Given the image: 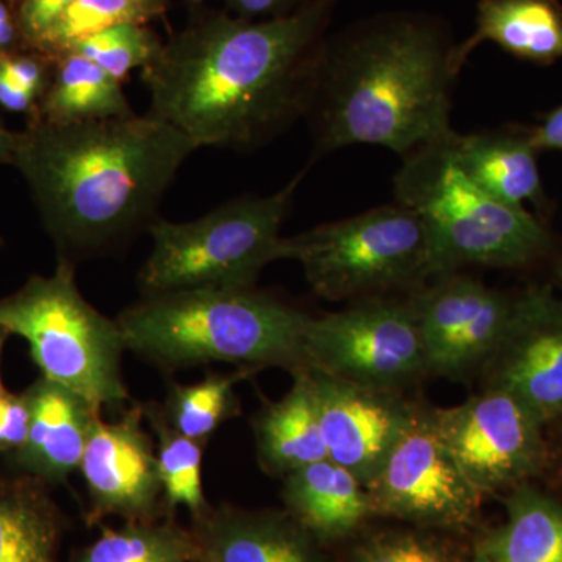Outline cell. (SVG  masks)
I'll return each instance as SVG.
<instances>
[{
  "instance_id": "d4e9b609",
  "label": "cell",
  "mask_w": 562,
  "mask_h": 562,
  "mask_svg": "<svg viewBox=\"0 0 562 562\" xmlns=\"http://www.w3.org/2000/svg\"><path fill=\"white\" fill-rule=\"evenodd\" d=\"M249 369L224 375L211 373L201 383L173 384L161 408L166 422L180 435L206 442L224 422L239 414L235 384Z\"/></svg>"
},
{
  "instance_id": "cb8c5ba5",
  "label": "cell",
  "mask_w": 562,
  "mask_h": 562,
  "mask_svg": "<svg viewBox=\"0 0 562 562\" xmlns=\"http://www.w3.org/2000/svg\"><path fill=\"white\" fill-rule=\"evenodd\" d=\"M57 520L29 483L0 484V562H55Z\"/></svg>"
},
{
  "instance_id": "1f68e13d",
  "label": "cell",
  "mask_w": 562,
  "mask_h": 562,
  "mask_svg": "<svg viewBox=\"0 0 562 562\" xmlns=\"http://www.w3.org/2000/svg\"><path fill=\"white\" fill-rule=\"evenodd\" d=\"M0 69L10 77L22 90L31 92L33 98H43L47 87H49L50 77L46 66L33 57L25 55L0 54Z\"/></svg>"
},
{
  "instance_id": "8d00e7d4",
  "label": "cell",
  "mask_w": 562,
  "mask_h": 562,
  "mask_svg": "<svg viewBox=\"0 0 562 562\" xmlns=\"http://www.w3.org/2000/svg\"><path fill=\"white\" fill-rule=\"evenodd\" d=\"M18 132H11L0 116V166L13 162L14 149H16Z\"/></svg>"
},
{
  "instance_id": "d6986e66",
  "label": "cell",
  "mask_w": 562,
  "mask_h": 562,
  "mask_svg": "<svg viewBox=\"0 0 562 562\" xmlns=\"http://www.w3.org/2000/svg\"><path fill=\"white\" fill-rule=\"evenodd\" d=\"M283 497L299 522L322 539L353 531L375 512L364 484L331 460L313 462L288 473Z\"/></svg>"
},
{
  "instance_id": "ba28073f",
  "label": "cell",
  "mask_w": 562,
  "mask_h": 562,
  "mask_svg": "<svg viewBox=\"0 0 562 562\" xmlns=\"http://www.w3.org/2000/svg\"><path fill=\"white\" fill-rule=\"evenodd\" d=\"M281 260L297 261L312 290L331 302L435 279L427 225L403 203L284 238Z\"/></svg>"
},
{
  "instance_id": "44dd1931",
  "label": "cell",
  "mask_w": 562,
  "mask_h": 562,
  "mask_svg": "<svg viewBox=\"0 0 562 562\" xmlns=\"http://www.w3.org/2000/svg\"><path fill=\"white\" fill-rule=\"evenodd\" d=\"M195 542L199 562H316L305 535L268 514L222 512L203 522Z\"/></svg>"
},
{
  "instance_id": "3957f363",
  "label": "cell",
  "mask_w": 562,
  "mask_h": 562,
  "mask_svg": "<svg viewBox=\"0 0 562 562\" xmlns=\"http://www.w3.org/2000/svg\"><path fill=\"white\" fill-rule=\"evenodd\" d=\"M453 46L438 22L376 18L322 52L308 117L314 160L371 144L403 158L453 135Z\"/></svg>"
},
{
  "instance_id": "8fae6325",
  "label": "cell",
  "mask_w": 562,
  "mask_h": 562,
  "mask_svg": "<svg viewBox=\"0 0 562 562\" xmlns=\"http://www.w3.org/2000/svg\"><path fill=\"white\" fill-rule=\"evenodd\" d=\"M435 417L454 461L482 494L524 483L546 462L542 422L508 392L487 387L436 409Z\"/></svg>"
},
{
  "instance_id": "52a82bcc",
  "label": "cell",
  "mask_w": 562,
  "mask_h": 562,
  "mask_svg": "<svg viewBox=\"0 0 562 562\" xmlns=\"http://www.w3.org/2000/svg\"><path fill=\"white\" fill-rule=\"evenodd\" d=\"M0 331L24 338L44 379L77 392L94 408L128 401L117 322L81 295L72 261L60 258L52 276H33L2 299Z\"/></svg>"
},
{
  "instance_id": "836d02e7",
  "label": "cell",
  "mask_w": 562,
  "mask_h": 562,
  "mask_svg": "<svg viewBox=\"0 0 562 562\" xmlns=\"http://www.w3.org/2000/svg\"><path fill=\"white\" fill-rule=\"evenodd\" d=\"M0 106L11 113H24L32 117L38 110V99L22 90L0 69Z\"/></svg>"
},
{
  "instance_id": "e575fe53",
  "label": "cell",
  "mask_w": 562,
  "mask_h": 562,
  "mask_svg": "<svg viewBox=\"0 0 562 562\" xmlns=\"http://www.w3.org/2000/svg\"><path fill=\"white\" fill-rule=\"evenodd\" d=\"M536 149L562 151V105L543 116L541 124L530 128Z\"/></svg>"
},
{
  "instance_id": "603a6c76",
  "label": "cell",
  "mask_w": 562,
  "mask_h": 562,
  "mask_svg": "<svg viewBox=\"0 0 562 562\" xmlns=\"http://www.w3.org/2000/svg\"><path fill=\"white\" fill-rule=\"evenodd\" d=\"M508 520L480 550L490 562H562V505L530 486L508 498Z\"/></svg>"
},
{
  "instance_id": "7c38bea8",
  "label": "cell",
  "mask_w": 562,
  "mask_h": 562,
  "mask_svg": "<svg viewBox=\"0 0 562 562\" xmlns=\"http://www.w3.org/2000/svg\"><path fill=\"white\" fill-rule=\"evenodd\" d=\"M409 305L428 373L452 379L486 364L508 330L516 299L453 272L438 277Z\"/></svg>"
},
{
  "instance_id": "ac0fdd59",
  "label": "cell",
  "mask_w": 562,
  "mask_h": 562,
  "mask_svg": "<svg viewBox=\"0 0 562 562\" xmlns=\"http://www.w3.org/2000/svg\"><path fill=\"white\" fill-rule=\"evenodd\" d=\"M449 146L462 171L497 201L524 210L527 202L543 201L539 150L530 132L454 133Z\"/></svg>"
},
{
  "instance_id": "ffe728a7",
  "label": "cell",
  "mask_w": 562,
  "mask_h": 562,
  "mask_svg": "<svg viewBox=\"0 0 562 562\" xmlns=\"http://www.w3.org/2000/svg\"><path fill=\"white\" fill-rule=\"evenodd\" d=\"M258 460L276 476L328 460L319 417L306 371L295 373L292 390L279 402L268 403L254 422Z\"/></svg>"
},
{
  "instance_id": "5bb4252c",
  "label": "cell",
  "mask_w": 562,
  "mask_h": 562,
  "mask_svg": "<svg viewBox=\"0 0 562 562\" xmlns=\"http://www.w3.org/2000/svg\"><path fill=\"white\" fill-rule=\"evenodd\" d=\"M306 375L328 460L346 468L366 486L402 435L413 406L394 391L364 386L316 369H308Z\"/></svg>"
},
{
  "instance_id": "e0dca14e",
  "label": "cell",
  "mask_w": 562,
  "mask_h": 562,
  "mask_svg": "<svg viewBox=\"0 0 562 562\" xmlns=\"http://www.w3.org/2000/svg\"><path fill=\"white\" fill-rule=\"evenodd\" d=\"M483 43H495L514 57L536 65L562 60L560 0H480L475 32L460 46H453L457 76L469 55Z\"/></svg>"
},
{
  "instance_id": "7a4b0ae2",
  "label": "cell",
  "mask_w": 562,
  "mask_h": 562,
  "mask_svg": "<svg viewBox=\"0 0 562 562\" xmlns=\"http://www.w3.org/2000/svg\"><path fill=\"white\" fill-rule=\"evenodd\" d=\"M195 150L194 140L150 111L66 124L33 114L18 132L11 166L27 183L60 258L74 262L149 232Z\"/></svg>"
},
{
  "instance_id": "8992f818",
  "label": "cell",
  "mask_w": 562,
  "mask_h": 562,
  "mask_svg": "<svg viewBox=\"0 0 562 562\" xmlns=\"http://www.w3.org/2000/svg\"><path fill=\"white\" fill-rule=\"evenodd\" d=\"M303 173L276 194L232 199L198 220L158 217L149 228L154 249L139 271V290L157 295L255 286L262 269L281 260V227Z\"/></svg>"
},
{
  "instance_id": "9a60e30c",
  "label": "cell",
  "mask_w": 562,
  "mask_h": 562,
  "mask_svg": "<svg viewBox=\"0 0 562 562\" xmlns=\"http://www.w3.org/2000/svg\"><path fill=\"white\" fill-rule=\"evenodd\" d=\"M143 417L139 405L113 424L95 417L80 462L95 512L136 522L149 519L162 494L157 453Z\"/></svg>"
},
{
  "instance_id": "d590c367",
  "label": "cell",
  "mask_w": 562,
  "mask_h": 562,
  "mask_svg": "<svg viewBox=\"0 0 562 562\" xmlns=\"http://www.w3.org/2000/svg\"><path fill=\"white\" fill-rule=\"evenodd\" d=\"M233 5L247 16H261V14L276 13L286 3V0H232Z\"/></svg>"
},
{
  "instance_id": "74e56055",
  "label": "cell",
  "mask_w": 562,
  "mask_h": 562,
  "mask_svg": "<svg viewBox=\"0 0 562 562\" xmlns=\"http://www.w3.org/2000/svg\"><path fill=\"white\" fill-rule=\"evenodd\" d=\"M14 29L10 21L0 22V50L5 49L13 41Z\"/></svg>"
},
{
  "instance_id": "b9f144b4",
  "label": "cell",
  "mask_w": 562,
  "mask_h": 562,
  "mask_svg": "<svg viewBox=\"0 0 562 562\" xmlns=\"http://www.w3.org/2000/svg\"><path fill=\"white\" fill-rule=\"evenodd\" d=\"M473 562H490V561H487V558L484 557V554L482 552H480L479 557H476V560Z\"/></svg>"
},
{
  "instance_id": "5b68a950",
  "label": "cell",
  "mask_w": 562,
  "mask_h": 562,
  "mask_svg": "<svg viewBox=\"0 0 562 562\" xmlns=\"http://www.w3.org/2000/svg\"><path fill=\"white\" fill-rule=\"evenodd\" d=\"M450 138L409 154L395 176L398 203L427 225L435 279L465 266L522 268L541 258L549 231L480 188L454 160Z\"/></svg>"
},
{
  "instance_id": "484cf974",
  "label": "cell",
  "mask_w": 562,
  "mask_h": 562,
  "mask_svg": "<svg viewBox=\"0 0 562 562\" xmlns=\"http://www.w3.org/2000/svg\"><path fill=\"white\" fill-rule=\"evenodd\" d=\"M147 419L157 432L158 472L162 495L171 508L184 506L195 516L206 509L202 483L203 443L173 430L162 416L161 408L150 405L144 408Z\"/></svg>"
},
{
  "instance_id": "f1b7e54d",
  "label": "cell",
  "mask_w": 562,
  "mask_h": 562,
  "mask_svg": "<svg viewBox=\"0 0 562 562\" xmlns=\"http://www.w3.org/2000/svg\"><path fill=\"white\" fill-rule=\"evenodd\" d=\"M72 50L122 81L133 69L146 68L160 47L139 24H121L81 40Z\"/></svg>"
},
{
  "instance_id": "4316f807",
  "label": "cell",
  "mask_w": 562,
  "mask_h": 562,
  "mask_svg": "<svg viewBox=\"0 0 562 562\" xmlns=\"http://www.w3.org/2000/svg\"><path fill=\"white\" fill-rule=\"evenodd\" d=\"M199 560L198 542L172 525L136 522L121 530H105L79 562H192Z\"/></svg>"
},
{
  "instance_id": "f546056e",
  "label": "cell",
  "mask_w": 562,
  "mask_h": 562,
  "mask_svg": "<svg viewBox=\"0 0 562 562\" xmlns=\"http://www.w3.org/2000/svg\"><path fill=\"white\" fill-rule=\"evenodd\" d=\"M358 562H446L442 554L413 536L384 539L373 543Z\"/></svg>"
},
{
  "instance_id": "6da1fadb",
  "label": "cell",
  "mask_w": 562,
  "mask_h": 562,
  "mask_svg": "<svg viewBox=\"0 0 562 562\" xmlns=\"http://www.w3.org/2000/svg\"><path fill=\"white\" fill-rule=\"evenodd\" d=\"M338 0H313L261 22L217 20L144 68L150 113L202 147L249 150L306 116L316 90L321 33Z\"/></svg>"
},
{
  "instance_id": "7bdbcfd3",
  "label": "cell",
  "mask_w": 562,
  "mask_h": 562,
  "mask_svg": "<svg viewBox=\"0 0 562 562\" xmlns=\"http://www.w3.org/2000/svg\"><path fill=\"white\" fill-rule=\"evenodd\" d=\"M151 2H157L158 3V0H151Z\"/></svg>"
},
{
  "instance_id": "4fadbf2b",
  "label": "cell",
  "mask_w": 562,
  "mask_h": 562,
  "mask_svg": "<svg viewBox=\"0 0 562 562\" xmlns=\"http://www.w3.org/2000/svg\"><path fill=\"white\" fill-rule=\"evenodd\" d=\"M490 384L542 424L562 416V301L549 288L516 297L508 330L483 366Z\"/></svg>"
},
{
  "instance_id": "7402d4cb",
  "label": "cell",
  "mask_w": 562,
  "mask_h": 562,
  "mask_svg": "<svg viewBox=\"0 0 562 562\" xmlns=\"http://www.w3.org/2000/svg\"><path fill=\"white\" fill-rule=\"evenodd\" d=\"M133 113L122 81L79 52L70 50L57 58L35 114L44 121L66 124L113 120Z\"/></svg>"
},
{
  "instance_id": "f35d334b",
  "label": "cell",
  "mask_w": 562,
  "mask_h": 562,
  "mask_svg": "<svg viewBox=\"0 0 562 562\" xmlns=\"http://www.w3.org/2000/svg\"><path fill=\"white\" fill-rule=\"evenodd\" d=\"M7 338H9V335H5V333L0 331V360H2V350L3 346H5ZM2 382H0V394H2Z\"/></svg>"
},
{
  "instance_id": "30bf717a",
  "label": "cell",
  "mask_w": 562,
  "mask_h": 562,
  "mask_svg": "<svg viewBox=\"0 0 562 562\" xmlns=\"http://www.w3.org/2000/svg\"><path fill=\"white\" fill-rule=\"evenodd\" d=\"M366 490L376 512L450 525L471 519L483 495L443 442L435 412L424 408H413Z\"/></svg>"
},
{
  "instance_id": "ab89813d",
  "label": "cell",
  "mask_w": 562,
  "mask_h": 562,
  "mask_svg": "<svg viewBox=\"0 0 562 562\" xmlns=\"http://www.w3.org/2000/svg\"><path fill=\"white\" fill-rule=\"evenodd\" d=\"M2 21H10V18L9 11H7L5 5H3V3H0V22Z\"/></svg>"
},
{
  "instance_id": "2e32d148",
  "label": "cell",
  "mask_w": 562,
  "mask_h": 562,
  "mask_svg": "<svg viewBox=\"0 0 562 562\" xmlns=\"http://www.w3.org/2000/svg\"><path fill=\"white\" fill-rule=\"evenodd\" d=\"M25 397L31 406V430L16 452V462L40 479L61 482L80 469L92 424L101 416V409L44 376L25 392Z\"/></svg>"
},
{
  "instance_id": "d6a6232c",
  "label": "cell",
  "mask_w": 562,
  "mask_h": 562,
  "mask_svg": "<svg viewBox=\"0 0 562 562\" xmlns=\"http://www.w3.org/2000/svg\"><path fill=\"white\" fill-rule=\"evenodd\" d=\"M72 3L74 0H27L22 10V24L29 38L38 43Z\"/></svg>"
},
{
  "instance_id": "60d3db41",
  "label": "cell",
  "mask_w": 562,
  "mask_h": 562,
  "mask_svg": "<svg viewBox=\"0 0 562 562\" xmlns=\"http://www.w3.org/2000/svg\"><path fill=\"white\" fill-rule=\"evenodd\" d=\"M557 280H558V283H560V286L562 290V260L560 261V265H558V268H557Z\"/></svg>"
},
{
  "instance_id": "277c9868",
  "label": "cell",
  "mask_w": 562,
  "mask_h": 562,
  "mask_svg": "<svg viewBox=\"0 0 562 562\" xmlns=\"http://www.w3.org/2000/svg\"><path fill=\"white\" fill-rule=\"evenodd\" d=\"M313 316L250 288H203L146 295L117 316L125 349L177 369L231 362L241 369L308 371Z\"/></svg>"
},
{
  "instance_id": "83f0119b",
  "label": "cell",
  "mask_w": 562,
  "mask_h": 562,
  "mask_svg": "<svg viewBox=\"0 0 562 562\" xmlns=\"http://www.w3.org/2000/svg\"><path fill=\"white\" fill-rule=\"evenodd\" d=\"M157 10L151 0H74L36 44L58 58L88 36L114 25L140 24Z\"/></svg>"
},
{
  "instance_id": "9c48e42d",
  "label": "cell",
  "mask_w": 562,
  "mask_h": 562,
  "mask_svg": "<svg viewBox=\"0 0 562 562\" xmlns=\"http://www.w3.org/2000/svg\"><path fill=\"white\" fill-rule=\"evenodd\" d=\"M310 369L395 391L425 375L424 344L409 302H364L322 317L306 330Z\"/></svg>"
},
{
  "instance_id": "4dcf8cb0",
  "label": "cell",
  "mask_w": 562,
  "mask_h": 562,
  "mask_svg": "<svg viewBox=\"0 0 562 562\" xmlns=\"http://www.w3.org/2000/svg\"><path fill=\"white\" fill-rule=\"evenodd\" d=\"M31 430V406L25 394H0V450L18 452Z\"/></svg>"
}]
</instances>
